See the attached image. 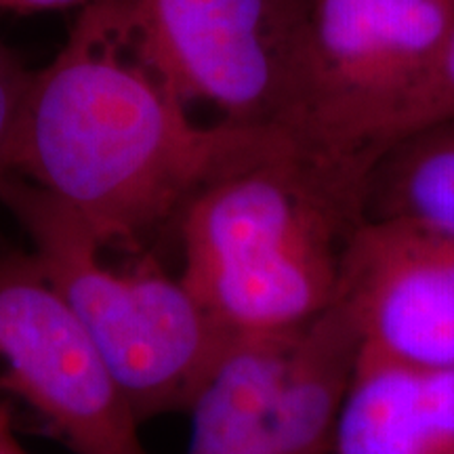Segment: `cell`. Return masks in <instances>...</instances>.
<instances>
[{"instance_id":"cell-1","label":"cell","mask_w":454,"mask_h":454,"mask_svg":"<svg viewBox=\"0 0 454 454\" xmlns=\"http://www.w3.org/2000/svg\"><path fill=\"white\" fill-rule=\"evenodd\" d=\"M297 144L280 127L200 124L141 47L130 0H95L34 72L9 175L137 253L221 175Z\"/></svg>"},{"instance_id":"cell-2","label":"cell","mask_w":454,"mask_h":454,"mask_svg":"<svg viewBox=\"0 0 454 454\" xmlns=\"http://www.w3.org/2000/svg\"><path fill=\"white\" fill-rule=\"evenodd\" d=\"M368 177L299 144L221 175L175 221L181 282L231 339L308 326L339 299Z\"/></svg>"},{"instance_id":"cell-3","label":"cell","mask_w":454,"mask_h":454,"mask_svg":"<svg viewBox=\"0 0 454 454\" xmlns=\"http://www.w3.org/2000/svg\"><path fill=\"white\" fill-rule=\"evenodd\" d=\"M0 200L34 244V257L78 317L141 423L190 411L234 339L190 288L154 259L107 265L106 247L76 215L7 175Z\"/></svg>"},{"instance_id":"cell-4","label":"cell","mask_w":454,"mask_h":454,"mask_svg":"<svg viewBox=\"0 0 454 454\" xmlns=\"http://www.w3.org/2000/svg\"><path fill=\"white\" fill-rule=\"evenodd\" d=\"M452 21L454 0H311L284 130L303 150L372 170Z\"/></svg>"},{"instance_id":"cell-5","label":"cell","mask_w":454,"mask_h":454,"mask_svg":"<svg viewBox=\"0 0 454 454\" xmlns=\"http://www.w3.org/2000/svg\"><path fill=\"white\" fill-rule=\"evenodd\" d=\"M357 356L340 299L294 333L234 339L187 411L185 454H331Z\"/></svg>"},{"instance_id":"cell-6","label":"cell","mask_w":454,"mask_h":454,"mask_svg":"<svg viewBox=\"0 0 454 454\" xmlns=\"http://www.w3.org/2000/svg\"><path fill=\"white\" fill-rule=\"evenodd\" d=\"M0 406L74 454H150L141 421L34 254L0 257Z\"/></svg>"},{"instance_id":"cell-7","label":"cell","mask_w":454,"mask_h":454,"mask_svg":"<svg viewBox=\"0 0 454 454\" xmlns=\"http://www.w3.org/2000/svg\"><path fill=\"white\" fill-rule=\"evenodd\" d=\"M141 47L184 104L223 122L286 127L311 0H130Z\"/></svg>"},{"instance_id":"cell-8","label":"cell","mask_w":454,"mask_h":454,"mask_svg":"<svg viewBox=\"0 0 454 454\" xmlns=\"http://www.w3.org/2000/svg\"><path fill=\"white\" fill-rule=\"evenodd\" d=\"M339 299L360 356L414 368H454L450 236L397 219H364L351 234Z\"/></svg>"},{"instance_id":"cell-9","label":"cell","mask_w":454,"mask_h":454,"mask_svg":"<svg viewBox=\"0 0 454 454\" xmlns=\"http://www.w3.org/2000/svg\"><path fill=\"white\" fill-rule=\"evenodd\" d=\"M334 454H454V368L357 356Z\"/></svg>"},{"instance_id":"cell-10","label":"cell","mask_w":454,"mask_h":454,"mask_svg":"<svg viewBox=\"0 0 454 454\" xmlns=\"http://www.w3.org/2000/svg\"><path fill=\"white\" fill-rule=\"evenodd\" d=\"M454 121V21L434 66L385 130L381 152L435 124Z\"/></svg>"},{"instance_id":"cell-11","label":"cell","mask_w":454,"mask_h":454,"mask_svg":"<svg viewBox=\"0 0 454 454\" xmlns=\"http://www.w3.org/2000/svg\"><path fill=\"white\" fill-rule=\"evenodd\" d=\"M32 76L34 72L26 70L7 49L0 47V185L9 175L11 152Z\"/></svg>"},{"instance_id":"cell-12","label":"cell","mask_w":454,"mask_h":454,"mask_svg":"<svg viewBox=\"0 0 454 454\" xmlns=\"http://www.w3.org/2000/svg\"><path fill=\"white\" fill-rule=\"evenodd\" d=\"M95 0H0V9L11 11H49V9H70L87 7Z\"/></svg>"},{"instance_id":"cell-13","label":"cell","mask_w":454,"mask_h":454,"mask_svg":"<svg viewBox=\"0 0 454 454\" xmlns=\"http://www.w3.org/2000/svg\"><path fill=\"white\" fill-rule=\"evenodd\" d=\"M13 417L7 408L0 406V454H27L24 446L17 442Z\"/></svg>"}]
</instances>
